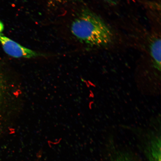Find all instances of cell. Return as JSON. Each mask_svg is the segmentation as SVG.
<instances>
[{
	"label": "cell",
	"instance_id": "1",
	"mask_svg": "<svg viewBox=\"0 0 161 161\" xmlns=\"http://www.w3.org/2000/svg\"><path fill=\"white\" fill-rule=\"evenodd\" d=\"M72 35L79 41L92 46H101L111 41V31L98 16L88 10H84L72 22Z\"/></svg>",
	"mask_w": 161,
	"mask_h": 161
},
{
	"label": "cell",
	"instance_id": "2",
	"mask_svg": "<svg viewBox=\"0 0 161 161\" xmlns=\"http://www.w3.org/2000/svg\"><path fill=\"white\" fill-rule=\"evenodd\" d=\"M0 43L4 51L11 57L30 59L43 56L42 53L24 47L1 33H0Z\"/></svg>",
	"mask_w": 161,
	"mask_h": 161
},
{
	"label": "cell",
	"instance_id": "3",
	"mask_svg": "<svg viewBox=\"0 0 161 161\" xmlns=\"http://www.w3.org/2000/svg\"><path fill=\"white\" fill-rule=\"evenodd\" d=\"M160 138L152 139L148 146L147 155L149 161H161Z\"/></svg>",
	"mask_w": 161,
	"mask_h": 161
},
{
	"label": "cell",
	"instance_id": "4",
	"mask_svg": "<svg viewBox=\"0 0 161 161\" xmlns=\"http://www.w3.org/2000/svg\"><path fill=\"white\" fill-rule=\"evenodd\" d=\"M150 53L154 62L155 67L158 70H161V40L154 39L150 46Z\"/></svg>",
	"mask_w": 161,
	"mask_h": 161
},
{
	"label": "cell",
	"instance_id": "5",
	"mask_svg": "<svg viewBox=\"0 0 161 161\" xmlns=\"http://www.w3.org/2000/svg\"><path fill=\"white\" fill-rule=\"evenodd\" d=\"M116 161H133L129 159L128 158H120L119 159H118Z\"/></svg>",
	"mask_w": 161,
	"mask_h": 161
},
{
	"label": "cell",
	"instance_id": "6",
	"mask_svg": "<svg viewBox=\"0 0 161 161\" xmlns=\"http://www.w3.org/2000/svg\"><path fill=\"white\" fill-rule=\"evenodd\" d=\"M4 29V26L3 23L0 21V33L3 31Z\"/></svg>",
	"mask_w": 161,
	"mask_h": 161
},
{
	"label": "cell",
	"instance_id": "7",
	"mask_svg": "<svg viewBox=\"0 0 161 161\" xmlns=\"http://www.w3.org/2000/svg\"><path fill=\"white\" fill-rule=\"evenodd\" d=\"M55 1L57 2H59V3H63V2L74 1V0H55Z\"/></svg>",
	"mask_w": 161,
	"mask_h": 161
}]
</instances>
